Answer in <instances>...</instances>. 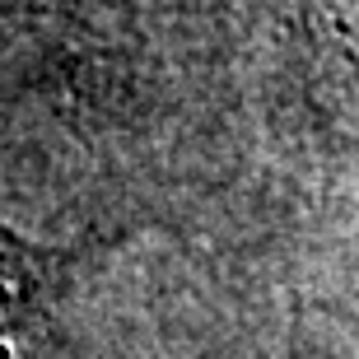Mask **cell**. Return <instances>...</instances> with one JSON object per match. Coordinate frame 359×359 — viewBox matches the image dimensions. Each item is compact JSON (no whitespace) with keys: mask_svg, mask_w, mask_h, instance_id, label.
<instances>
[{"mask_svg":"<svg viewBox=\"0 0 359 359\" xmlns=\"http://www.w3.org/2000/svg\"><path fill=\"white\" fill-rule=\"evenodd\" d=\"M61 262L66 257L33 248V243H24L19 233H10L0 224V327L38 304L42 290L52 285V276L61 271Z\"/></svg>","mask_w":359,"mask_h":359,"instance_id":"1","label":"cell"},{"mask_svg":"<svg viewBox=\"0 0 359 359\" xmlns=\"http://www.w3.org/2000/svg\"><path fill=\"white\" fill-rule=\"evenodd\" d=\"M308 10L336 33V42H346L359 56V0H308Z\"/></svg>","mask_w":359,"mask_h":359,"instance_id":"2","label":"cell"}]
</instances>
